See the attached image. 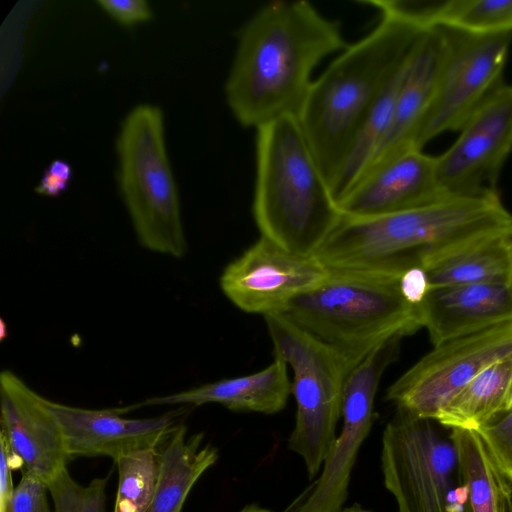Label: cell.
<instances>
[{
    "label": "cell",
    "instance_id": "cell-1",
    "mask_svg": "<svg viewBox=\"0 0 512 512\" xmlns=\"http://www.w3.org/2000/svg\"><path fill=\"white\" fill-rule=\"evenodd\" d=\"M346 46L340 22L310 2L267 3L238 32L224 86L230 111L240 125L255 129L282 116L297 117L314 68Z\"/></svg>",
    "mask_w": 512,
    "mask_h": 512
},
{
    "label": "cell",
    "instance_id": "cell-2",
    "mask_svg": "<svg viewBox=\"0 0 512 512\" xmlns=\"http://www.w3.org/2000/svg\"><path fill=\"white\" fill-rule=\"evenodd\" d=\"M379 11L376 26L346 46L313 80L297 116L329 187L338 177L381 91L410 59L427 28L412 2L362 1Z\"/></svg>",
    "mask_w": 512,
    "mask_h": 512
},
{
    "label": "cell",
    "instance_id": "cell-3",
    "mask_svg": "<svg viewBox=\"0 0 512 512\" xmlns=\"http://www.w3.org/2000/svg\"><path fill=\"white\" fill-rule=\"evenodd\" d=\"M512 230L497 191L447 197L361 220L344 219L315 253L327 268L401 275L474 240Z\"/></svg>",
    "mask_w": 512,
    "mask_h": 512
},
{
    "label": "cell",
    "instance_id": "cell-4",
    "mask_svg": "<svg viewBox=\"0 0 512 512\" xmlns=\"http://www.w3.org/2000/svg\"><path fill=\"white\" fill-rule=\"evenodd\" d=\"M253 216L261 236L313 256L343 220L296 116L256 129Z\"/></svg>",
    "mask_w": 512,
    "mask_h": 512
},
{
    "label": "cell",
    "instance_id": "cell-5",
    "mask_svg": "<svg viewBox=\"0 0 512 512\" xmlns=\"http://www.w3.org/2000/svg\"><path fill=\"white\" fill-rule=\"evenodd\" d=\"M399 278L328 268L326 278L294 298L282 314L335 349L353 369L382 343L422 328L419 307L405 300Z\"/></svg>",
    "mask_w": 512,
    "mask_h": 512
},
{
    "label": "cell",
    "instance_id": "cell-6",
    "mask_svg": "<svg viewBox=\"0 0 512 512\" xmlns=\"http://www.w3.org/2000/svg\"><path fill=\"white\" fill-rule=\"evenodd\" d=\"M164 128L156 105L140 104L128 112L116 140L117 181L139 243L182 258L187 242Z\"/></svg>",
    "mask_w": 512,
    "mask_h": 512
},
{
    "label": "cell",
    "instance_id": "cell-7",
    "mask_svg": "<svg viewBox=\"0 0 512 512\" xmlns=\"http://www.w3.org/2000/svg\"><path fill=\"white\" fill-rule=\"evenodd\" d=\"M274 347L293 370L295 426L288 448L304 461L309 479L323 466L342 417L345 379L351 368L335 349L306 332L281 313L264 316Z\"/></svg>",
    "mask_w": 512,
    "mask_h": 512
},
{
    "label": "cell",
    "instance_id": "cell-8",
    "mask_svg": "<svg viewBox=\"0 0 512 512\" xmlns=\"http://www.w3.org/2000/svg\"><path fill=\"white\" fill-rule=\"evenodd\" d=\"M381 469L398 512H469L457 445L436 420L396 408L382 435Z\"/></svg>",
    "mask_w": 512,
    "mask_h": 512
},
{
    "label": "cell",
    "instance_id": "cell-9",
    "mask_svg": "<svg viewBox=\"0 0 512 512\" xmlns=\"http://www.w3.org/2000/svg\"><path fill=\"white\" fill-rule=\"evenodd\" d=\"M512 354V321L434 346L387 390L396 408L436 420L441 409L474 377Z\"/></svg>",
    "mask_w": 512,
    "mask_h": 512
},
{
    "label": "cell",
    "instance_id": "cell-10",
    "mask_svg": "<svg viewBox=\"0 0 512 512\" xmlns=\"http://www.w3.org/2000/svg\"><path fill=\"white\" fill-rule=\"evenodd\" d=\"M447 50L433 101L418 125L411 148L445 131L460 130L501 82L512 32L476 35L447 30Z\"/></svg>",
    "mask_w": 512,
    "mask_h": 512
},
{
    "label": "cell",
    "instance_id": "cell-11",
    "mask_svg": "<svg viewBox=\"0 0 512 512\" xmlns=\"http://www.w3.org/2000/svg\"><path fill=\"white\" fill-rule=\"evenodd\" d=\"M402 338L390 339L348 373L343 387L342 429L319 477L288 512H340L359 449L374 421V401L384 371L395 362Z\"/></svg>",
    "mask_w": 512,
    "mask_h": 512
},
{
    "label": "cell",
    "instance_id": "cell-12",
    "mask_svg": "<svg viewBox=\"0 0 512 512\" xmlns=\"http://www.w3.org/2000/svg\"><path fill=\"white\" fill-rule=\"evenodd\" d=\"M453 145L436 157V179L445 197L497 191L512 149V85L500 84L474 110Z\"/></svg>",
    "mask_w": 512,
    "mask_h": 512
},
{
    "label": "cell",
    "instance_id": "cell-13",
    "mask_svg": "<svg viewBox=\"0 0 512 512\" xmlns=\"http://www.w3.org/2000/svg\"><path fill=\"white\" fill-rule=\"evenodd\" d=\"M328 268L314 255L291 253L261 236L220 276L224 295L240 310L263 316L282 313L297 296L319 285Z\"/></svg>",
    "mask_w": 512,
    "mask_h": 512
},
{
    "label": "cell",
    "instance_id": "cell-14",
    "mask_svg": "<svg viewBox=\"0 0 512 512\" xmlns=\"http://www.w3.org/2000/svg\"><path fill=\"white\" fill-rule=\"evenodd\" d=\"M1 432L13 470L21 468L47 485L66 469L70 459L56 417L45 398L10 370L0 376Z\"/></svg>",
    "mask_w": 512,
    "mask_h": 512
},
{
    "label": "cell",
    "instance_id": "cell-15",
    "mask_svg": "<svg viewBox=\"0 0 512 512\" xmlns=\"http://www.w3.org/2000/svg\"><path fill=\"white\" fill-rule=\"evenodd\" d=\"M45 404L62 429L69 458H121L144 450H157L177 424V413L153 418L132 419L120 409H85L45 398Z\"/></svg>",
    "mask_w": 512,
    "mask_h": 512
},
{
    "label": "cell",
    "instance_id": "cell-16",
    "mask_svg": "<svg viewBox=\"0 0 512 512\" xmlns=\"http://www.w3.org/2000/svg\"><path fill=\"white\" fill-rule=\"evenodd\" d=\"M444 198L436 179V157L411 148L366 174L337 204L344 219L361 220Z\"/></svg>",
    "mask_w": 512,
    "mask_h": 512
},
{
    "label": "cell",
    "instance_id": "cell-17",
    "mask_svg": "<svg viewBox=\"0 0 512 512\" xmlns=\"http://www.w3.org/2000/svg\"><path fill=\"white\" fill-rule=\"evenodd\" d=\"M422 328L433 346L512 321L509 283L431 288L419 306Z\"/></svg>",
    "mask_w": 512,
    "mask_h": 512
},
{
    "label": "cell",
    "instance_id": "cell-18",
    "mask_svg": "<svg viewBox=\"0 0 512 512\" xmlns=\"http://www.w3.org/2000/svg\"><path fill=\"white\" fill-rule=\"evenodd\" d=\"M447 43L443 28L427 27L421 34L398 95L391 126L358 182L392 157L411 149L412 137L435 96Z\"/></svg>",
    "mask_w": 512,
    "mask_h": 512
},
{
    "label": "cell",
    "instance_id": "cell-19",
    "mask_svg": "<svg viewBox=\"0 0 512 512\" xmlns=\"http://www.w3.org/2000/svg\"><path fill=\"white\" fill-rule=\"evenodd\" d=\"M292 394L287 363L274 356L270 365L255 373L221 379L178 393L149 398L140 406L217 403L236 412L276 414L283 410Z\"/></svg>",
    "mask_w": 512,
    "mask_h": 512
},
{
    "label": "cell",
    "instance_id": "cell-20",
    "mask_svg": "<svg viewBox=\"0 0 512 512\" xmlns=\"http://www.w3.org/2000/svg\"><path fill=\"white\" fill-rule=\"evenodd\" d=\"M203 433L187 436L180 424L159 452V474L153 499L147 512H181L198 479L218 459V450L203 444Z\"/></svg>",
    "mask_w": 512,
    "mask_h": 512
},
{
    "label": "cell",
    "instance_id": "cell-21",
    "mask_svg": "<svg viewBox=\"0 0 512 512\" xmlns=\"http://www.w3.org/2000/svg\"><path fill=\"white\" fill-rule=\"evenodd\" d=\"M512 230L489 235L429 262L425 269L431 288L479 283H509Z\"/></svg>",
    "mask_w": 512,
    "mask_h": 512
},
{
    "label": "cell",
    "instance_id": "cell-22",
    "mask_svg": "<svg viewBox=\"0 0 512 512\" xmlns=\"http://www.w3.org/2000/svg\"><path fill=\"white\" fill-rule=\"evenodd\" d=\"M512 408V354L494 362L465 385L439 412L442 426L477 431Z\"/></svg>",
    "mask_w": 512,
    "mask_h": 512
},
{
    "label": "cell",
    "instance_id": "cell-23",
    "mask_svg": "<svg viewBox=\"0 0 512 512\" xmlns=\"http://www.w3.org/2000/svg\"><path fill=\"white\" fill-rule=\"evenodd\" d=\"M469 512H512V481L475 430L453 428Z\"/></svg>",
    "mask_w": 512,
    "mask_h": 512
},
{
    "label": "cell",
    "instance_id": "cell-24",
    "mask_svg": "<svg viewBox=\"0 0 512 512\" xmlns=\"http://www.w3.org/2000/svg\"><path fill=\"white\" fill-rule=\"evenodd\" d=\"M413 4L425 27L476 35L512 32V0H447Z\"/></svg>",
    "mask_w": 512,
    "mask_h": 512
},
{
    "label": "cell",
    "instance_id": "cell-25",
    "mask_svg": "<svg viewBox=\"0 0 512 512\" xmlns=\"http://www.w3.org/2000/svg\"><path fill=\"white\" fill-rule=\"evenodd\" d=\"M116 465L118 486L114 512H147L157 484L159 452H135L118 460Z\"/></svg>",
    "mask_w": 512,
    "mask_h": 512
},
{
    "label": "cell",
    "instance_id": "cell-26",
    "mask_svg": "<svg viewBox=\"0 0 512 512\" xmlns=\"http://www.w3.org/2000/svg\"><path fill=\"white\" fill-rule=\"evenodd\" d=\"M47 486L54 512H106L107 478H94L82 485L66 468Z\"/></svg>",
    "mask_w": 512,
    "mask_h": 512
},
{
    "label": "cell",
    "instance_id": "cell-27",
    "mask_svg": "<svg viewBox=\"0 0 512 512\" xmlns=\"http://www.w3.org/2000/svg\"><path fill=\"white\" fill-rule=\"evenodd\" d=\"M477 432L512 481V408L480 427Z\"/></svg>",
    "mask_w": 512,
    "mask_h": 512
},
{
    "label": "cell",
    "instance_id": "cell-28",
    "mask_svg": "<svg viewBox=\"0 0 512 512\" xmlns=\"http://www.w3.org/2000/svg\"><path fill=\"white\" fill-rule=\"evenodd\" d=\"M48 492L45 482L22 472L6 512H54L48 502Z\"/></svg>",
    "mask_w": 512,
    "mask_h": 512
},
{
    "label": "cell",
    "instance_id": "cell-29",
    "mask_svg": "<svg viewBox=\"0 0 512 512\" xmlns=\"http://www.w3.org/2000/svg\"><path fill=\"white\" fill-rule=\"evenodd\" d=\"M97 5L125 27H132L152 18L150 5L145 0H99Z\"/></svg>",
    "mask_w": 512,
    "mask_h": 512
},
{
    "label": "cell",
    "instance_id": "cell-30",
    "mask_svg": "<svg viewBox=\"0 0 512 512\" xmlns=\"http://www.w3.org/2000/svg\"><path fill=\"white\" fill-rule=\"evenodd\" d=\"M72 179V168L64 160H53L45 170L35 192L48 197H57L64 193Z\"/></svg>",
    "mask_w": 512,
    "mask_h": 512
},
{
    "label": "cell",
    "instance_id": "cell-31",
    "mask_svg": "<svg viewBox=\"0 0 512 512\" xmlns=\"http://www.w3.org/2000/svg\"><path fill=\"white\" fill-rule=\"evenodd\" d=\"M399 286L405 300L416 307L421 305L431 289L427 273L421 266L405 270L400 275Z\"/></svg>",
    "mask_w": 512,
    "mask_h": 512
},
{
    "label": "cell",
    "instance_id": "cell-32",
    "mask_svg": "<svg viewBox=\"0 0 512 512\" xmlns=\"http://www.w3.org/2000/svg\"><path fill=\"white\" fill-rule=\"evenodd\" d=\"M240 512H273L267 508L261 507L258 504L252 503L246 505Z\"/></svg>",
    "mask_w": 512,
    "mask_h": 512
},
{
    "label": "cell",
    "instance_id": "cell-33",
    "mask_svg": "<svg viewBox=\"0 0 512 512\" xmlns=\"http://www.w3.org/2000/svg\"><path fill=\"white\" fill-rule=\"evenodd\" d=\"M340 512H371L369 510H366V509H363L361 506H359L358 504H354L353 506L351 507H348V508H345V509H342Z\"/></svg>",
    "mask_w": 512,
    "mask_h": 512
},
{
    "label": "cell",
    "instance_id": "cell-34",
    "mask_svg": "<svg viewBox=\"0 0 512 512\" xmlns=\"http://www.w3.org/2000/svg\"><path fill=\"white\" fill-rule=\"evenodd\" d=\"M510 262H511V267H510L509 284L512 287V238H511V248H510Z\"/></svg>",
    "mask_w": 512,
    "mask_h": 512
}]
</instances>
